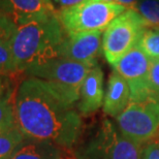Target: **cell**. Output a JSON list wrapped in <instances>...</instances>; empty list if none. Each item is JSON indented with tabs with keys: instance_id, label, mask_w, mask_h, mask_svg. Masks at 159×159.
Instances as JSON below:
<instances>
[{
	"instance_id": "6da1fadb",
	"label": "cell",
	"mask_w": 159,
	"mask_h": 159,
	"mask_svg": "<svg viewBox=\"0 0 159 159\" xmlns=\"http://www.w3.org/2000/svg\"><path fill=\"white\" fill-rule=\"evenodd\" d=\"M16 125L25 139L71 148L82 133V119L75 104L49 83L28 77L22 81L14 101Z\"/></svg>"
},
{
	"instance_id": "7a4b0ae2",
	"label": "cell",
	"mask_w": 159,
	"mask_h": 159,
	"mask_svg": "<svg viewBox=\"0 0 159 159\" xmlns=\"http://www.w3.org/2000/svg\"><path fill=\"white\" fill-rule=\"evenodd\" d=\"M66 33L57 14L17 27L9 40L17 71L58 58Z\"/></svg>"
},
{
	"instance_id": "3957f363",
	"label": "cell",
	"mask_w": 159,
	"mask_h": 159,
	"mask_svg": "<svg viewBox=\"0 0 159 159\" xmlns=\"http://www.w3.org/2000/svg\"><path fill=\"white\" fill-rule=\"evenodd\" d=\"M95 65L97 62H78L58 57L31 66L24 72L30 78L49 83L66 100L75 106L80 99L83 82Z\"/></svg>"
},
{
	"instance_id": "277c9868",
	"label": "cell",
	"mask_w": 159,
	"mask_h": 159,
	"mask_svg": "<svg viewBox=\"0 0 159 159\" xmlns=\"http://www.w3.org/2000/svg\"><path fill=\"white\" fill-rule=\"evenodd\" d=\"M126 7L104 0H85L82 3L57 11L60 23L67 35L106 30L109 25L126 11Z\"/></svg>"
},
{
	"instance_id": "5b68a950",
	"label": "cell",
	"mask_w": 159,
	"mask_h": 159,
	"mask_svg": "<svg viewBox=\"0 0 159 159\" xmlns=\"http://www.w3.org/2000/svg\"><path fill=\"white\" fill-rule=\"evenodd\" d=\"M142 144L127 138L110 120L104 119L80 149V159H142Z\"/></svg>"
},
{
	"instance_id": "8992f818",
	"label": "cell",
	"mask_w": 159,
	"mask_h": 159,
	"mask_svg": "<svg viewBox=\"0 0 159 159\" xmlns=\"http://www.w3.org/2000/svg\"><path fill=\"white\" fill-rule=\"evenodd\" d=\"M147 25L136 11L127 9L104 30L102 52L107 61L114 65L123 55L139 43Z\"/></svg>"
},
{
	"instance_id": "52a82bcc",
	"label": "cell",
	"mask_w": 159,
	"mask_h": 159,
	"mask_svg": "<svg viewBox=\"0 0 159 159\" xmlns=\"http://www.w3.org/2000/svg\"><path fill=\"white\" fill-rule=\"evenodd\" d=\"M115 119L125 136L139 144L148 142L159 130V99L152 95L145 99L130 100Z\"/></svg>"
},
{
	"instance_id": "ba28073f",
	"label": "cell",
	"mask_w": 159,
	"mask_h": 159,
	"mask_svg": "<svg viewBox=\"0 0 159 159\" xmlns=\"http://www.w3.org/2000/svg\"><path fill=\"white\" fill-rule=\"evenodd\" d=\"M151 60L138 44L113 65L114 70L123 77L130 89V100L152 96L149 83Z\"/></svg>"
},
{
	"instance_id": "9c48e42d",
	"label": "cell",
	"mask_w": 159,
	"mask_h": 159,
	"mask_svg": "<svg viewBox=\"0 0 159 159\" xmlns=\"http://www.w3.org/2000/svg\"><path fill=\"white\" fill-rule=\"evenodd\" d=\"M101 49V31L66 34L60 46L59 57L78 62H97Z\"/></svg>"
},
{
	"instance_id": "30bf717a",
	"label": "cell",
	"mask_w": 159,
	"mask_h": 159,
	"mask_svg": "<svg viewBox=\"0 0 159 159\" xmlns=\"http://www.w3.org/2000/svg\"><path fill=\"white\" fill-rule=\"evenodd\" d=\"M0 11L17 26L41 20L54 14V6L43 0H0Z\"/></svg>"
},
{
	"instance_id": "8fae6325",
	"label": "cell",
	"mask_w": 159,
	"mask_h": 159,
	"mask_svg": "<svg viewBox=\"0 0 159 159\" xmlns=\"http://www.w3.org/2000/svg\"><path fill=\"white\" fill-rule=\"evenodd\" d=\"M103 72L98 65L90 69L81 87L78 111L81 115H90L103 104Z\"/></svg>"
},
{
	"instance_id": "7c38bea8",
	"label": "cell",
	"mask_w": 159,
	"mask_h": 159,
	"mask_svg": "<svg viewBox=\"0 0 159 159\" xmlns=\"http://www.w3.org/2000/svg\"><path fill=\"white\" fill-rule=\"evenodd\" d=\"M130 101V89L123 77L114 70L107 82L106 96L103 98V112L107 116L118 117Z\"/></svg>"
},
{
	"instance_id": "4fadbf2b",
	"label": "cell",
	"mask_w": 159,
	"mask_h": 159,
	"mask_svg": "<svg viewBox=\"0 0 159 159\" xmlns=\"http://www.w3.org/2000/svg\"><path fill=\"white\" fill-rule=\"evenodd\" d=\"M61 151L58 146L50 142L24 139L11 159H60Z\"/></svg>"
},
{
	"instance_id": "5bb4252c",
	"label": "cell",
	"mask_w": 159,
	"mask_h": 159,
	"mask_svg": "<svg viewBox=\"0 0 159 159\" xmlns=\"http://www.w3.org/2000/svg\"><path fill=\"white\" fill-rule=\"evenodd\" d=\"M24 139L17 126L0 133V159H11Z\"/></svg>"
},
{
	"instance_id": "9a60e30c",
	"label": "cell",
	"mask_w": 159,
	"mask_h": 159,
	"mask_svg": "<svg viewBox=\"0 0 159 159\" xmlns=\"http://www.w3.org/2000/svg\"><path fill=\"white\" fill-rule=\"evenodd\" d=\"M14 103L11 102V94L5 89L0 92V133L16 127Z\"/></svg>"
},
{
	"instance_id": "2e32d148",
	"label": "cell",
	"mask_w": 159,
	"mask_h": 159,
	"mask_svg": "<svg viewBox=\"0 0 159 159\" xmlns=\"http://www.w3.org/2000/svg\"><path fill=\"white\" fill-rule=\"evenodd\" d=\"M136 11L148 28H159V0H139Z\"/></svg>"
},
{
	"instance_id": "e0dca14e",
	"label": "cell",
	"mask_w": 159,
	"mask_h": 159,
	"mask_svg": "<svg viewBox=\"0 0 159 159\" xmlns=\"http://www.w3.org/2000/svg\"><path fill=\"white\" fill-rule=\"evenodd\" d=\"M138 46L150 60H159V28H146Z\"/></svg>"
},
{
	"instance_id": "ac0fdd59",
	"label": "cell",
	"mask_w": 159,
	"mask_h": 159,
	"mask_svg": "<svg viewBox=\"0 0 159 159\" xmlns=\"http://www.w3.org/2000/svg\"><path fill=\"white\" fill-rule=\"evenodd\" d=\"M16 71L17 68H16L9 40L0 39V75Z\"/></svg>"
},
{
	"instance_id": "d6986e66",
	"label": "cell",
	"mask_w": 159,
	"mask_h": 159,
	"mask_svg": "<svg viewBox=\"0 0 159 159\" xmlns=\"http://www.w3.org/2000/svg\"><path fill=\"white\" fill-rule=\"evenodd\" d=\"M149 83L151 94L159 99V60H151Z\"/></svg>"
},
{
	"instance_id": "ffe728a7",
	"label": "cell",
	"mask_w": 159,
	"mask_h": 159,
	"mask_svg": "<svg viewBox=\"0 0 159 159\" xmlns=\"http://www.w3.org/2000/svg\"><path fill=\"white\" fill-rule=\"evenodd\" d=\"M17 27L11 19L0 11V39L11 40Z\"/></svg>"
},
{
	"instance_id": "44dd1931",
	"label": "cell",
	"mask_w": 159,
	"mask_h": 159,
	"mask_svg": "<svg viewBox=\"0 0 159 159\" xmlns=\"http://www.w3.org/2000/svg\"><path fill=\"white\" fill-rule=\"evenodd\" d=\"M142 159H159V142L148 143L143 149Z\"/></svg>"
},
{
	"instance_id": "7402d4cb",
	"label": "cell",
	"mask_w": 159,
	"mask_h": 159,
	"mask_svg": "<svg viewBox=\"0 0 159 159\" xmlns=\"http://www.w3.org/2000/svg\"><path fill=\"white\" fill-rule=\"evenodd\" d=\"M83 1H85V0H56L55 2L59 5L60 8H67L77 5L79 3H82Z\"/></svg>"
},
{
	"instance_id": "603a6c76",
	"label": "cell",
	"mask_w": 159,
	"mask_h": 159,
	"mask_svg": "<svg viewBox=\"0 0 159 159\" xmlns=\"http://www.w3.org/2000/svg\"><path fill=\"white\" fill-rule=\"evenodd\" d=\"M139 0H115L116 3L123 5L126 9H134Z\"/></svg>"
},
{
	"instance_id": "cb8c5ba5",
	"label": "cell",
	"mask_w": 159,
	"mask_h": 159,
	"mask_svg": "<svg viewBox=\"0 0 159 159\" xmlns=\"http://www.w3.org/2000/svg\"><path fill=\"white\" fill-rule=\"evenodd\" d=\"M3 89H4V85H3V80H2V77L1 75H0V92H1Z\"/></svg>"
},
{
	"instance_id": "d4e9b609",
	"label": "cell",
	"mask_w": 159,
	"mask_h": 159,
	"mask_svg": "<svg viewBox=\"0 0 159 159\" xmlns=\"http://www.w3.org/2000/svg\"><path fill=\"white\" fill-rule=\"evenodd\" d=\"M43 2H46L47 4H49V5H51V6H53V4H52V1L51 0H43Z\"/></svg>"
},
{
	"instance_id": "484cf974",
	"label": "cell",
	"mask_w": 159,
	"mask_h": 159,
	"mask_svg": "<svg viewBox=\"0 0 159 159\" xmlns=\"http://www.w3.org/2000/svg\"><path fill=\"white\" fill-rule=\"evenodd\" d=\"M104 1H109V2H115V0H104Z\"/></svg>"
},
{
	"instance_id": "4316f807",
	"label": "cell",
	"mask_w": 159,
	"mask_h": 159,
	"mask_svg": "<svg viewBox=\"0 0 159 159\" xmlns=\"http://www.w3.org/2000/svg\"><path fill=\"white\" fill-rule=\"evenodd\" d=\"M51 1H52V0H51ZM53 1H56V0H53Z\"/></svg>"
}]
</instances>
